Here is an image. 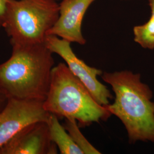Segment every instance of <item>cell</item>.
Here are the masks:
<instances>
[{
    "instance_id": "9",
    "label": "cell",
    "mask_w": 154,
    "mask_h": 154,
    "mask_svg": "<svg viewBox=\"0 0 154 154\" xmlns=\"http://www.w3.org/2000/svg\"><path fill=\"white\" fill-rule=\"evenodd\" d=\"M50 135L61 154H83L82 151L74 143L63 125L58 120V117L50 113L47 121Z\"/></svg>"
},
{
    "instance_id": "10",
    "label": "cell",
    "mask_w": 154,
    "mask_h": 154,
    "mask_svg": "<svg viewBox=\"0 0 154 154\" xmlns=\"http://www.w3.org/2000/svg\"><path fill=\"white\" fill-rule=\"evenodd\" d=\"M151 17L145 23L133 28L134 41L144 49H154V0H149Z\"/></svg>"
},
{
    "instance_id": "11",
    "label": "cell",
    "mask_w": 154,
    "mask_h": 154,
    "mask_svg": "<svg viewBox=\"0 0 154 154\" xmlns=\"http://www.w3.org/2000/svg\"><path fill=\"white\" fill-rule=\"evenodd\" d=\"M66 131L77 146L82 151L83 154H100L101 152L90 143L79 129L77 121L72 118H65L63 125Z\"/></svg>"
},
{
    "instance_id": "6",
    "label": "cell",
    "mask_w": 154,
    "mask_h": 154,
    "mask_svg": "<svg viewBox=\"0 0 154 154\" xmlns=\"http://www.w3.org/2000/svg\"><path fill=\"white\" fill-rule=\"evenodd\" d=\"M50 113L43 102L10 99L0 112V147L33 122L48 121Z\"/></svg>"
},
{
    "instance_id": "4",
    "label": "cell",
    "mask_w": 154,
    "mask_h": 154,
    "mask_svg": "<svg viewBox=\"0 0 154 154\" xmlns=\"http://www.w3.org/2000/svg\"><path fill=\"white\" fill-rule=\"evenodd\" d=\"M59 11V3L53 0H8L2 28L11 45L44 43Z\"/></svg>"
},
{
    "instance_id": "8",
    "label": "cell",
    "mask_w": 154,
    "mask_h": 154,
    "mask_svg": "<svg viewBox=\"0 0 154 154\" xmlns=\"http://www.w3.org/2000/svg\"><path fill=\"white\" fill-rule=\"evenodd\" d=\"M96 0H62L59 17L48 35H54L70 42L85 45L82 24L88 8Z\"/></svg>"
},
{
    "instance_id": "2",
    "label": "cell",
    "mask_w": 154,
    "mask_h": 154,
    "mask_svg": "<svg viewBox=\"0 0 154 154\" xmlns=\"http://www.w3.org/2000/svg\"><path fill=\"white\" fill-rule=\"evenodd\" d=\"M115 93V100L106 106L125 127L129 142L154 143L153 92L142 82L140 74L129 70L108 72L101 75Z\"/></svg>"
},
{
    "instance_id": "3",
    "label": "cell",
    "mask_w": 154,
    "mask_h": 154,
    "mask_svg": "<svg viewBox=\"0 0 154 154\" xmlns=\"http://www.w3.org/2000/svg\"><path fill=\"white\" fill-rule=\"evenodd\" d=\"M43 107L49 113L58 118L75 119L80 127L106 121L111 116L106 106L97 102L88 89L63 63L53 68Z\"/></svg>"
},
{
    "instance_id": "7",
    "label": "cell",
    "mask_w": 154,
    "mask_h": 154,
    "mask_svg": "<svg viewBox=\"0 0 154 154\" xmlns=\"http://www.w3.org/2000/svg\"><path fill=\"white\" fill-rule=\"evenodd\" d=\"M57 152L46 121L29 124L0 147V154H56Z\"/></svg>"
},
{
    "instance_id": "15",
    "label": "cell",
    "mask_w": 154,
    "mask_h": 154,
    "mask_svg": "<svg viewBox=\"0 0 154 154\" xmlns=\"http://www.w3.org/2000/svg\"><path fill=\"white\" fill-rule=\"evenodd\" d=\"M120 1H130V0H120Z\"/></svg>"
},
{
    "instance_id": "5",
    "label": "cell",
    "mask_w": 154,
    "mask_h": 154,
    "mask_svg": "<svg viewBox=\"0 0 154 154\" xmlns=\"http://www.w3.org/2000/svg\"><path fill=\"white\" fill-rule=\"evenodd\" d=\"M45 44L53 53L60 56L65 61L72 73L78 78L100 105L110 104L112 95L107 87L99 82L98 77L102 75L101 70L88 65L77 57L71 47V42L54 35H47Z\"/></svg>"
},
{
    "instance_id": "12",
    "label": "cell",
    "mask_w": 154,
    "mask_h": 154,
    "mask_svg": "<svg viewBox=\"0 0 154 154\" xmlns=\"http://www.w3.org/2000/svg\"><path fill=\"white\" fill-rule=\"evenodd\" d=\"M8 0H0V28L3 26Z\"/></svg>"
},
{
    "instance_id": "1",
    "label": "cell",
    "mask_w": 154,
    "mask_h": 154,
    "mask_svg": "<svg viewBox=\"0 0 154 154\" xmlns=\"http://www.w3.org/2000/svg\"><path fill=\"white\" fill-rule=\"evenodd\" d=\"M11 57L0 64V91L8 99L44 102L54 60L44 43L11 45Z\"/></svg>"
},
{
    "instance_id": "14",
    "label": "cell",
    "mask_w": 154,
    "mask_h": 154,
    "mask_svg": "<svg viewBox=\"0 0 154 154\" xmlns=\"http://www.w3.org/2000/svg\"><path fill=\"white\" fill-rule=\"evenodd\" d=\"M53 1H57V2H58V1H62V0H53Z\"/></svg>"
},
{
    "instance_id": "13",
    "label": "cell",
    "mask_w": 154,
    "mask_h": 154,
    "mask_svg": "<svg viewBox=\"0 0 154 154\" xmlns=\"http://www.w3.org/2000/svg\"><path fill=\"white\" fill-rule=\"evenodd\" d=\"M8 100L9 99L0 91V112L5 108Z\"/></svg>"
}]
</instances>
